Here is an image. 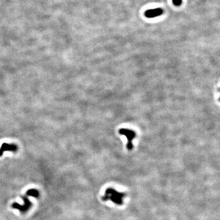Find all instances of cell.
<instances>
[{
  "mask_svg": "<svg viewBox=\"0 0 220 220\" xmlns=\"http://www.w3.org/2000/svg\"><path fill=\"white\" fill-rule=\"evenodd\" d=\"M119 134L124 135L126 137L127 139V148L128 150H132L133 148V141L136 137V133L135 131L127 129V128H120L119 131Z\"/></svg>",
  "mask_w": 220,
  "mask_h": 220,
  "instance_id": "cell-1",
  "label": "cell"
},
{
  "mask_svg": "<svg viewBox=\"0 0 220 220\" xmlns=\"http://www.w3.org/2000/svg\"><path fill=\"white\" fill-rule=\"evenodd\" d=\"M23 200L24 201V204L23 205H20V204L18 203H14L12 204V208H17L22 213L27 212L29 209L31 208V206H32V203L30 202V201L28 200L27 196L22 197Z\"/></svg>",
  "mask_w": 220,
  "mask_h": 220,
  "instance_id": "cell-2",
  "label": "cell"
},
{
  "mask_svg": "<svg viewBox=\"0 0 220 220\" xmlns=\"http://www.w3.org/2000/svg\"><path fill=\"white\" fill-rule=\"evenodd\" d=\"M163 10L161 8H156L149 9L145 12V15L148 18H154L160 16L163 14Z\"/></svg>",
  "mask_w": 220,
  "mask_h": 220,
  "instance_id": "cell-3",
  "label": "cell"
},
{
  "mask_svg": "<svg viewBox=\"0 0 220 220\" xmlns=\"http://www.w3.org/2000/svg\"><path fill=\"white\" fill-rule=\"evenodd\" d=\"M18 150V146L14 144L3 143L0 148V156H1L5 151H12L15 152Z\"/></svg>",
  "mask_w": 220,
  "mask_h": 220,
  "instance_id": "cell-4",
  "label": "cell"
},
{
  "mask_svg": "<svg viewBox=\"0 0 220 220\" xmlns=\"http://www.w3.org/2000/svg\"><path fill=\"white\" fill-rule=\"evenodd\" d=\"M107 194L111 196V198L113 201L116 202L117 203H119V201H122V197H123L124 195L122 193H119L118 192L115 191V190H108V191L107 192Z\"/></svg>",
  "mask_w": 220,
  "mask_h": 220,
  "instance_id": "cell-5",
  "label": "cell"
},
{
  "mask_svg": "<svg viewBox=\"0 0 220 220\" xmlns=\"http://www.w3.org/2000/svg\"><path fill=\"white\" fill-rule=\"evenodd\" d=\"M27 195L30 196H33L34 197H38L39 195V193L37 190L31 189V190H29L27 192Z\"/></svg>",
  "mask_w": 220,
  "mask_h": 220,
  "instance_id": "cell-6",
  "label": "cell"
},
{
  "mask_svg": "<svg viewBox=\"0 0 220 220\" xmlns=\"http://www.w3.org/2000/svg\"><path fill=\"white\" fill-rule=\"evenodd\" d=\"M172 2L175 6H179L182 3V0H172Z\"/></svg>",
  "mask_w": 220,
  "mask_h": 220,
  "instance_id": "cell-7",
  "label": "cell"
}]
</instances>
